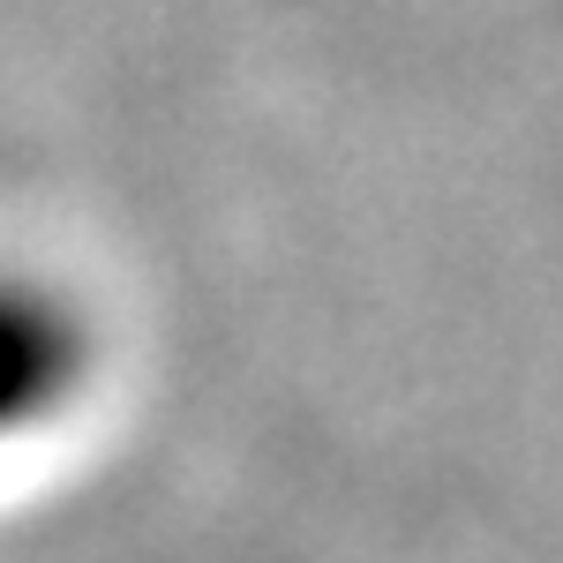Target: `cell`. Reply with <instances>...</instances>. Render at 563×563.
Wrapping results in <instances>:
<instances>
[{"label": "cell", "instance_id": "1", "mask_svg": "<svg viewBox=\"0 0 563 563\" xmlns=\"http://www.w3.org/2000/svg\"><path fill=\"white\" fill-rule=\"evenodd\" d=\"M76 376V331L45 301L0 286V429H23Z\"/></svg>", "mask_w": 563, "mask_h": 563}]
</instances>
